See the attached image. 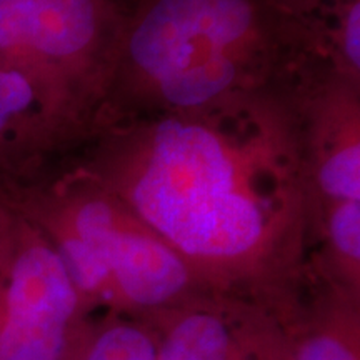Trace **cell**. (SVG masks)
Segmentation results:
<instances>
[{
  "label": "cell",
  "instance_id": "obj_3",
  "mask_svg": "<svg viewBox=\"0 0 360 360\" xmlns=\"http://www.w3.org/2000/svg\"><path fill=\"white\" fill-rule=\"evenodd\" d=\"M11 205L51 242L89 314L155 317L204 294L187 264L74 154L20 182Z\"/></svg>",
  "mask_w": 360,
  "mask_h": 360
},
{
  "label": "cell",
  "instance_id": "obj_4",
  "mask_svg": "<svg viewBox=\"0 0 360 360\" xmlns=\"http://www.w3.org/2000/svg\"><path fill=\"white\" fill-rule=\"evenodd\" d=\"M124 20L112 0H0V52L87 142L109 90Z\"/></svg>",
  "mask_w": 360,
  "mask_h": 360
},
{
  "label": "cell",
  "instance_id": "obj_5",
  "mask_svg": "<svg viewBox=\"0 0 360 360\" xmlns=\"http://www.w3.org/2000/svg\"><path fill=\"white\" fill-rule=\"evenodd\" d=\"M89 323L56 249L0 192V360H67Z\"/></svg>",
  "mask_w": 360,
  "mask_h": 360
},
{
  "label": "cell",
  "instance_id": "obj_8",
  "mask_svg": "<svg viewBox=\"0 0 360 360\" xmlns=\"http://www.w3.org/2000/svg\"><path fill=\"white\" fill-rule=\"evenodd\" d=\"M67 360H157V332L139 317L112 314L92 326Z\"/></svg>",
  "mask_w": 360,
  "mask_h": 360
},
{
  "label": "cell",
  "instance_id": "obj_7",
  "mask_svg": "<svg viewBox=\"0 0 360 360\" xmlns=\"http://www.w3.org/2000/svg\"><path fill=\"white\" fill-rule=\"evenodd\" d=\"M84 143L34 80L0 52V184L34 177Z\"/></svg>",
  "mask_w": 360,
  "mask_h": 360
},
{
  "label": "cell",
  "instance_id": "obj_6",
  "mask_svg": "<svg viewBox=\"0 0 360 360\" xmlns=\"http://www.w3.org/2000/svg\"><path fill=\"white\" fill-rule=\"evenodd\" d=\"M260 302L204 292L157 319V360H290Z\"/></svg>",
  "mask_w": 360,
  "mask_h": 360
},
{
  "label": "cell",
  "instance_id": "obj_2",
  "mask_svg": "<svg viewBox=\"0 0 360 360\" xmlns=\"http://www.w3.org/2000/svg\"><path fill=\"white\" fill-rule=\"evenodd\" d=\"M322 67L277 0H139L125 15L96 130L294 90Z\"/></svg>",
  "mask_w": 360,
  "mask_h": 360
},
{
  "label": "cell",
  "instance_id": "obj_1",
  "mask_svg": "<svg viewBox=\"0 0 360 360\" xmlns=\"http://www.w3.org/2000/svg\"><path fill=\"white\" fill-rule=\"evenodd\" d=\"M299 92L119 120L74 155L205 292L262 304L299 281L310 236Z\"/></svg>",
  "mask_w": 360,
  "mask_h": 360
},
{
  "label": "cell",
  "instance_id": "obj_9",
  "mask_svg": "<svg viewBox=\"0 0 360 360\" xmlns=\"http://www.w3.org/2000/svg\"><path fill=\"white\" fill-rule=\"evenodd\" d=\"M335 314L307 332L295 345H290V360H360L357 330L354 319L347 321Z\"/></svg>",
  "mask_w": 360,
  "mask_h": 360
}]
</instances>
